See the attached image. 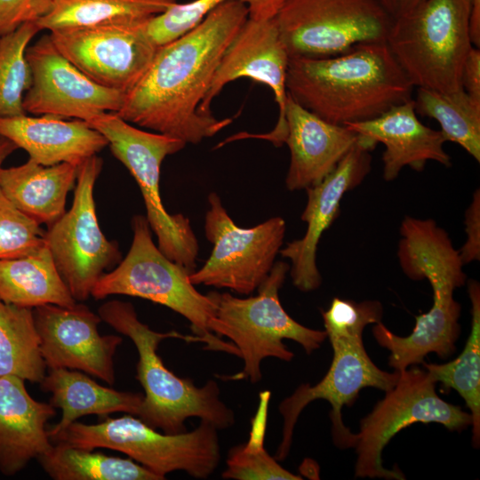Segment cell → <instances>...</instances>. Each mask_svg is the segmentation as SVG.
I'll return each mask as SVG.
<instances>
[{
  "mask_svg": "<svg viewBox=\"0 0 480 480\" xmlns=\"http://www.w3.org/2000/svg\"><path fill=\"white\" fill-rule=\"evenodd\" d=\"M249 18L245 4L225 2L195 28L158 48L149 68L116 112L124 121L196 144L231 123L203 116L206 96L226 50Z\"/></svg>",
  "mask_w": 480,
  "mask_h": 480,
  "instance_id": "obj_1",
  "label": "cell"
},
{
  "mask_svg": "<svg viewBox=\"0 0 480 480\" xmlns=\"http://www.w3.org/2000/svg\"><path fill=\"white\" fill-rule=\"evenodd\" d=\"M414 86L386 42L365 43L325 57H290L287 93L334 124L377 117L412 99Z\"/></svg>",
  "mask_w": 480,
  "mask_h": 480,
  "instance_id": "obj_2",
  "label": "cell"
},
{
  "mask_svg": "<svg viewBox=\"0 0 480 480\" xmlns=\"http://www.w3.org/2000/svg\"><path fill=\"white\" fill-rule=\"evenodd\" d=\"M382 305L377 300L355 302L333 298L322 311L324 331L332 348V360L324 378L316 385L301 384L279 404L283 417V436L275 459L284 460L291 448L293 429L302 410L316 399L326 400L334 444L340 449L354 448L356 434L348 428L341 416L344 405L351 406L364 388L388 391L396 383L399 372L380 369L368 356L363 332L370 324L380 322Z\"/></svg>",
  "mask_w": 480,
  "mask_h": 480,
  "instance_id": "obj_3",
  "label": "cell"
},
{
  "mask_svg": "<svg viewBox=\"0 0 480 480\" xmlns=\"http://www.w3.org/2000/svg\"><path fill=\"white\" fill-rule=\"evenodd\" d=\"M98 314L116 332L129 337L136 347L139 356L136 379L145 393L138 413L141 420L167 434L185 432V421L190 417L205 420L217 429L233 426L234 412L221 401L216 381L210 380L203 387H196L192 380L180 378L170 371L156 352L164 339L203 343L200 337L175 331H153L139 320L130 302L107 301L99 308Z\"/></svg>",
  "mask_w": 480,
  "mask_h": 480,
  "instance_id": "obj_4",
  "label": "cell"
},
{
  "mask_svg": "<svg viewBox=\"0 0 480 480\" xmlns=\"http://www.w3.org/2000/svg\"><path fill=\"white\" fill-rule=\"evenodd\" d=\"M470 22L480 24V0H423L394 20L386 43L414 87L453 92L474 46Z\"/></svg>",
  "mask_w": 480,
  "mask_h": 480,
  "instance_id": "obj_5",
  "label": "cell"
},
{
  "mask_svg": "<svg viewBox=\"0 0 480 480\" xmlns=\"http://www.w3.org/2000/svg\"><path fill=\"white\" fill-rule=\"evenodd\" d=\"M132 242L117 267L104 273L91 296L95 300L111 295H127L165 306L184 316L195 335L203 340L205 349L239 356L231 342H225L212 332L216 303L210 294L199 292L189 279L190 271L168 259L152 240L147 218L136 215L132 220Z\"/></svg>",
  "mask_w": 480,
  "mask_h": 480,
  "instance_id": "obj_6",
  "label": "cell"
},
{
  "mask_svg": "<svg viewBox=\"0 0 480 480\" xmlns=\"http://www.w3.org/2000/svg\"><path fill=\"white\" fill-rule=\"evenodd\" d=\"M290 265L275 262L270 273L258 287V294L238 298L229 292H210L216 303L212 332L225 336L238 349L244 361L241 372L224 380H248L257 383L262 378L261 361L275 357L286 362L294 355L283 342L299 343L308 355L318 349L327 338L325 331L306 327L292 318L279 300Z\"/></svg>",
  "mask_w": 480,
  "mask_h": 480,
  "instance_id": "obj_7",
  "label": "cell"
},
{
  "mask_svg": "<svg viewBox=\"0 0 480 480\" xmlns=\"http://www.w3.org/2000/svg\"><path fill=\"white\" fill-rule=\"evenodd\" d=\"M217 430L211 423L201 420L190 432L161 433L129 414L107 418L97 424L74 421L50 439L52 444L63 443L87 450L107 448L123 452L161 479L177 470L204 479L220 463Z\"/></svg>",
  "mask_w": 480,
  "mask_h": 480,
  "instance_id": "obj_8",
  "label": "cell"
},
{
  "mask_svg": "<svg viewBox=\"0 0 480 480\" xmlns=\"http://www.w3.org/2000/svg\"><path fill=\"white\" fill-rule=\"evenodd\" d=\"M86 122L107 139L114 156L136 180L159 250L171 260L194 272L199 246L190 221L181 213L170 214L165 210L159 188L164 159L181 150L186 143L162 133L140 130L113 112L101 113Z\"/></svg>",
  "mask_w": 480,
  "mask_h": 480,
  "instance_id": "obj_9",
  "label": "cell"
},
{
  "mask_svg": "<svg viewBox=\"0 0 480 480\" xmlns=\"http://www.w3.org/2000/svg\"><path fill=\"white\" fill-rule=\"evenodd\" d=\"M436 386L426 370L412 365L399 372L395 386L360 421L354 446L356 477L404 479L399 469L384 468L381 455L395 435L414 423H438L452 431L471 426L470 413L443 400Z\"/></svg>",
  "mask_w": 480,
  "mask_h": 480,
  "instance_id": "obj_10",
  "label": "cell"
},
{
  "mask_svg": "<svg viewBox=\"0 0 480 480\" xmlns=\"http://www.w3.org/2000/svg\"><path fill=\"white\" fill-rule=\"evenodd\" d=\"M275 20L290 57L325 58L386 42L395 20L378 0H284Z\"/></svg>",
  "mask_w": 480,
  "mask_h": 480,
  "instance_id": "obj_11",
  "label": "cell"
},
{
  "mask_svg": "<svg viewBox=\"0 0 480 480\" xmlns=\"http://www.w3.org/2000/svg\"><path fill=\"white\" fill-rule=\"evenodd\" d=\"M204 218V234L212 251L204 266L189 275L194 285L228 289L249 295L270 273L282 249L286 224L273 217L249 228L237 226L212 192Z\"/></svg>",
  "mask_w": 480,
  "mask_h": 480,
  "instance_id": "obj_12",
  "label": "cell"
},
{
  "mask_svg": "<svg viewBox=\"0 0 480 480\" xmlns=\"http://www.w3.org/2000/svg\"><path fill=\"white\" fill-rule=\"evenodd\" d=\"M102 169L97 155L79 166L71 208L45 231V243L59 273L76 301L87 300L105 271L121 261L116 241L100 228L93 189Z\"/></svg>",
  "mask_w": 480,
  "mask_h": 480,
  "instance_id": "obj_13",
  "label": "cell"
},
{
  "mask_svg": "<svg viewBox=\"0 0 480 480\" xmlns=\"http://www.w3.org/2000/svg\"><path fill=\"white\" fill-rule=\"evenodd\" d=\"M149 19L53 30L49 36L59 52L85 76L126 94L146 73L159 48L148 34Z\"/></svg>",
  "mask_w": 480,
  "mask_h": 480,
  "instance_id": "obj_14",
  "label": "cell"
},
{
  "mask_svg": "<svg viewBox=\"0 0 480 480\" xmlns=\"http://www.w3.org/2000/svg\"><path fill=\"white\" fill-rule=\"evenodd\" d=\"M26 59L31 73L23 98L26 114L87 121L101 113H116L124 103V92L85 76L59 52L49 34L28 46Z\"/></svg>",
  "mask_w": 480,
  "mask_h": 480,
  "instance_id": "obj_15",
  "label": "cell"
},
{
  "mask_svg": "<svg viewBox=\"0 0 480 480\" xmlns=\"http://www.w3.org/2000/svg\"><path fill=\"white\" fill-rule=\"evenodd\" d=\"M290 56L282 41L275 17L248 18L233 39L214 74L210 89L198 107L203 116H212L211 104L223 87L237 78L249 77L273 91L279 115L274 129L259 137L280 147L286 135L284 109L287 99L286 76Z\"/></svg>",
  "mask_w": 480,
  "mask_h": 480,
  "instance_id": "obj_16",
  "label": "cell"
},
{
  "mask_svg": "<svg viewBox=\"0 0 480 480\" xmlns=\"http://www.w3.org/2000/svg\"><path fill=\"white\" fill-rule=\"evenodd\" d=\"M41 354L48 369L77 370L108 384L115 381L114 356L123 339L100 335L99 314L84 304L33 308Z\"/></svg>",
  "mask_w": 480,
  "mask_h": 480,
  "instance_id": "obj_17",
  "label": "cell"
},
{
  "mask_svg": "<svg viewBox=\"0 0 480 480\" xmlns=\"http://www.w3.org/2000/svg\"><path fill=\"white\" fill-rule=\"evenodd\" d=\"M375 144L359 136L356 144L322 181L305 189L307 204L301 220L307 230L300 239L292 241L280 250L290 260L293 285L301 292L316 290L322 283L316 266V251L322 235L339 214L343 196L359 186L372 168V150Z\"/></svg>",
  "mask_w": 480,
  "mask_h": 480,
  "instance_id": "obj_18",
  "label": "cell"
},
{
  "mask_svg": "<svg viewBox=\"0 0 480 480\" xmlns=\"http://www.w3.org/2000/svg\"><path fill=\"white\" fill-rule=\"evenodd\" d=\"M290 150L285 179L288 190L307 189L322 181L356 144L358 134L334 124L297 103L288 93L284 109Z\"/></svg>",
  "mask_w": 480,
  "mask_h": 480,
  "instance_id": "obj_19",
  "label": "cell"
},
{
  "mask_svg": "<svg viewBox=\"0 0 480 480\" xmlns=\"http://www.w3.org/2000/svg\"><path fill=\"white\" fill-rule=\"evenodd\" d=\"M375 145L385 147L383 179L395 180L405 166L420 172L428 161L451 166L444 149L446 141L440 131L423 124L417 116L413 99L391 107L372 119L346 124Z\"/></svg>",
  "mask_w": 480,
  "mask_h": 480,
  "instance_id": "obj_20",
  "label": "cell"
},
{
  "mask_svg": "<svg viewBox=\"0 0 480 480\" xmlns=\"http://www.w3.org/2000/svg\"><path fill=\"white\" fill-rule=\"evenodd\" d=\"M56 414L50 403L35 400L25 380L0 377V472L12 476L52 447L46 422Z\"/></svg>",
  "mask_w": 480,
  "mask_h": 480,
  "instance_id": "obj_21",
  "label": "cell"
},
{
  "mask_svg": "<svg viewBox=\"0 0 480 480\" xmlns=\"http://www.w3.org/2000/svg\"><path fill=\"white\" fill-rule=\"evenodd\" d=\"M0 135L45 166L81 164L108 146L107 139L86 121L48 115L0 117Z\"/></svg>",
  "mask_w": 480,
  "mask_h": 480,
  "instance_id": "obj_22",
  "label": "cell"
},
{
  "mask_svg": "<svg viewBox=\"0 0 480 480\" xmlns=\"http://www.w3.org/2000/svg\"><path fill=\"white\" fill-rule=\"evenodd\" d=\"M79 166H45L28 159L19 166L0 168V188L22 212L50 226L66 212L67 196L76 186Z\"/></svg>",
  "mask_w": 480,
  "mask_h": 480,
  "instance_id": "obj_23",
  "label": "cell"
},
{
  "mask_svg": "<svg viewBox=\"0 0 480 480\" xmlns=\"http://www.w3.org/2000/svg\"><path fill=\"white\" fill-rule=\"evenodd\" d=\"M50 393V404L62 411L60 420L47 429L49 437L82 416L122 412L138 416L143 394L118 391L98 384L87 373L67 368L49 369L39 383Z\"/></svg>",
  "mask_w": 480,
  "mask_h": 480,
  "instance_id": "obj_24",
  "label": "cell"
},
{
  "mask_svg": "<svg viewBox=\"0 0 480 480\" xmlns=\"http://www.w3.org/2000/svg\"><path fill=\"white\" fill-rule=\"evenodd\" d=\"M0 300L29 308L76 303L46 244L29 255L0 260Z\"/></svg>",
  "mask_w": 480,
  "mask_h": 480,
  "instance_id": "obj_25",
  "label": "cell"
},
{
  "mask_svg": "<svg viewBox=\"0 0 480 480\" xmlns=\"http://www.w3.org/2000/svg\"><path fill=\"white\" fill-rule=\"evenodd\" d=\"M471 329L462 352L446 364H422L433 380L445 389H454L464 399L472 418V444L480 443V286L470 280Z\"/></svg>",
  "mask_w": 480,
  "mask_h": 480,
  "instance_id": "obj_26",
  "label": "cell"
},
{
  "mask_svg": "<svg viewBox=\"0 0 480 480\" xmlns=\"http://www.w3.org/2000/svg\"><path fill=\"white\" fill-rule=\"evenodd\" d=\"M177 0H52L50 11L36 23L40 30L98 26L148 20Z\"/></svg>",
  "mask_w": 480,
  "mask_h": 480,
  "instance_id": "obj_27",
  "label": "cell"
},
{
  "mask_svg": "<svg viewBox=\"0 0 480 480\" xmlns=\"http://www.w3.org/2000/svg\"><path fill=\"white\" fill-rule=\"evenodd\" d=\"M54 480H161L131 458L124 459L55 443L37 458Z\"/></svg>",
  "mask_w": 480,
  "mask_h": 480,
  "instance_id": "obj_28",
  "label": "cell"
},
{
  "mask_svg": "<svg viewBox=\"0 0 480 480\" xmlns=\"http://www.w3.org/2000/svg\"><path fill=\"white\" fill-rule=\"evenodd\" d=\"M33 308L0 300V377L40 383L46 374Z\"/></svg>",
  "mask_w": 480,
  "mask_h": 480,
  "instance_id": "obj_29",
  "label": "cell"
},
{
  "mask_svg": "<svg viewBox=\"0 0 480 480\" xmlns=\"http://www.w3.org/2000/svg\"><path fill=\"white\" fill-rule=\"evenodd\" d=\"M416 113L436 120L446 141L457 143L480 162V101L463 88L443 92L417 87Z\"/></svg>",
  "mask_w": 480,
  "mask_h": 480,
  "instance_id": "obj_30",
  "label": "cell"
},
{
  "mask_svg": "<svg viewBox=\"0 0 480 480\" xmlns=\"http://www.w3.org/2000/svg\"><path fill=\"white\" fill-rule=\"evenodd\" d=\"M39 31L36 22H28L0 36V117L26 115L23 98L31 84L26 50Z\"/></svg>",
  "mask_w": 480,
  "mask_h": 480,
  "instance_id": "obj_31",
  "label": "cell"
},
{
  "mask_svg": "<svg viewBox=\"0 0 480 480\" xmlns=\"http://www.w3.org/2000/svg\"><path fill=\"white\" fill-rule=\"evenodd\" d=\"M228 1L247 4L249 18L254 20L274 18L284 2V0H194L184 4L175 3L148 20V34L158 47L169 44L195 28L215 7Z\"/></svg>",
  "mask_w": 480,
  "mask_h": 480,
  "instance_id": "obj_32",
  "label": "cell"
},
{
  "mask_svg": "<svg viewBox=\"0 0 480 480\" xmlns=\"http://www.w3.org/2000/svg\"><path fill=\"white\" fill-rule=\"evenodd\" d=\"M45 244L41 225L18 209L0 188V260L32 254Z\"/></svg>",
  "mask_w": 480,
  "mask_h": 480,
  "instance_id": "obj_33",
  "label": "cell"
},
{
  "mask_svg": "<svg viewBox=\"0 0 480 480\" xmlns=\"http://www.w3.org/2000/svg\"><path fill=\"white\" fill-rule=\"evenodd\" d=\"M224 479L236 480H300L298 475L284 468L264 448V443L245 444L232 447L227 458Z\"/></svg>",
  "mask_w": 480,
  "mask_h": 480,
  "instance_id": "obj_34",
  "label": "cell"
},
{
  "mask_svg": "<svg viewBox=\"0 0 480 480\" xmlns=\"http://www.w3.org/2000/svg\"><path fill=\"white\" fill-rule=\"evenodd\" d=\"M52 0H0V36L28 22H36L51 9Z\"/></svg>",
  "mask_w": 480,
  "mask_h": 480,
  "instance_id": "obj_35",
  "label": "cell"
},
{
  "mask_svg": "<svg viewBox=\"0 0 480 480\" xmlns=\"http://www.w3.org/2000/svg\"><path fill=\"white\" fill-rule=\"evenodd\" d=\"M467 240L458 250L463 265L480 260V191L476 189L465 212Z\"/></svg>",
  "mask_w": 480,
  "mask_h": 480,
  "instance_id": "obj_36",
  "label": "cell"
},
{
  "mask_svg": "<svg viewBox=\"0 0 480 480\" xmlns=\"http://www.w3.org/2000/svg\"><path fill=\"white\" fill-rule=\"evenodd\" d=\"M462 88L476 100L480 101V51L472 46L465 60L462 76Z\"/></svg>",
  "mask_w": 480,
  "mask_h": 480,
  "instance_id": "obj_37",
  "label": "cell"
},
{
  "mask_svg": "<svg viewBox=\"0 0 480 480\" xmlns=\"http://www.w3.org/2000/svg\"><path fill=\"white\" fill-rule=\"evenodd\" d=\"M394 20L406 14L423 0H378Z\"/></svg>",
  "mask_w": 480,
  "mask_h": 480,
  "instance_id": "obj_38",
  "label": "cell"
},
{
  "mask_svg": "<svg viewBox=\"0 0 480 480\" xmlns=\"http://www.w3.org/2000/svg\"><path fill=\"white\" fill-rule=\"evenodd\" d=\"M17 148L12 141L0 135V168H2L4 160Z\"/></svg>",
  "mask_w": 480,
  "mask_h": 480,
  "instance_id": "obj_39",
  "label": "cell"
}]
</instances>
